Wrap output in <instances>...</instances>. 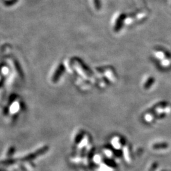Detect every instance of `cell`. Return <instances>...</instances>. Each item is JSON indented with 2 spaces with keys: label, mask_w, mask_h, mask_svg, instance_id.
I'll use <instances>...</instances> for the list:
<instances>
[{
  "label": "cell",
  "mask_w": 171,
  "mask_h": 171,
  "mask_svg": "<svg viewBox=\"0 0 171 171\" xmlns=\"http://www.w3.org/2000/svg\"><path fill=\"white\" fill-rule=\"evenodd\" d=\"M168 144L166 142H162V143H156L153 145V148L155 149H166L168 148Z\"/></svg>",
  "instance_id": "6da1fadb"
},
{
  "label": "cell",
  "mask_w": 171,
  "mask_h": 171,
  "mask_svg": "<svg viewBox=\"0 0 171 171\" xmlns=\"http://www.w3.org/2000/svg\"><path fill=\"white\" fill-rule=\"evenodd\" d=\"M154 82H155V79L154 77H149L148 79V81H147V83L145 84L144 88L145 89V90H148V89L150 88L152 86V85L154 83Z\"/></svg>",
  "instance_id": "7a4b0ae2"
}]
</instances>
